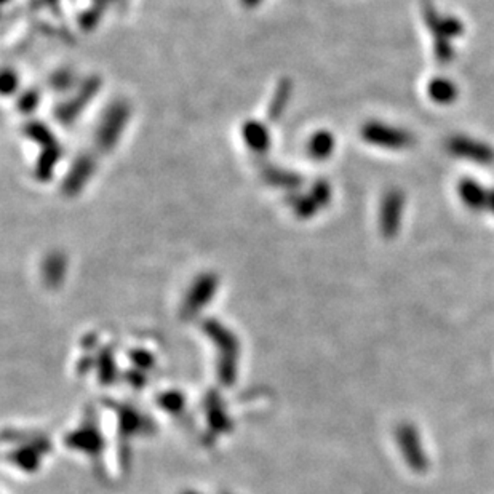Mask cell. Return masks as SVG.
<instances>
[{
    "instance_id": "cell-1",
    "label": "cell",
    "mask_w": 494,
    "mask_h": 494,
    "mask_svg": "<svg viewBox=\"0 0 494 494\" xmlns=\"http://www.w3.org/2000/svg\"><path fill=\"white\" fill-rule=\"evenodd\" d=\"M361 138L366 143L385 149H405L414 143V138L408 131L392 128V126L379 124V122H368L361 128Z\"/></svg>"
},
{
    "instance_id": "cell-2",
    "label": "cell",
    "mask_w": 494,
    "mask_h": 494,
    "mask_svg": "<svg viewBox=\"0 0 494 494\" xmlns=\"http://www.w3.org/2000/svg\"><path fill=\"white\" fill-rule=\"evenodd\" d=\"M130 109L125 102H117L107 109L104 119L101 120L100 128H98L96 141L101 149L109 150L119 141V136L125 128L126 120H128Z\"/></svg>"
},
{
    "instance_id": "cell-3",
    "label": "cell",
    "mask_w": 494,
    "mask_h": 494,
    "mask_svg": "<svg viewBox=\"0 0 494 494\" xmlns=\"http://www.w3.org/2000/svg\"><path fill=\"white\" fill-rule=\"evenodd\" d=\"M405 197L400 190H389L384 195L379 210V227L385 237H394L402 224Z\"/></svg>"
},
{
    "instance_id": "cell-4",
    "label": "cell",
    "mask_w": 494,
    "mask_h": 494,
    "mask_svg": "<svg viewBox=\"0 0 494 494\" xmlns=\"http://www.w3.org/2000/svg\"><path fill=\"white\" fill-rule=\"evenodd\" d=\"M448 150L456 157L473 160L477 164L488 165L494 162V150L488 144L480 141L466 138V136H454L448 141Z\"/></svg>"
},
{
    "instance_id": "cell-5",
    "label": "cell",
    "mask_w": 494,
    "mask_h": 494,
    "mask_svg": "<svg viewBox=\"0 0 494 494\" xmlns=\"http://www.w3.org/2000/svg\"><path fill=\"white\" fill-rule=\"evenodd\" d=\"M93 170H95V164L90 157H80L79 160H76L74 166H72L69 175L63 184V189H65L66 194L69 195H76L80 192V189L85 186V183L88 181V178L93 175Z\"/></svg>"
},
{
    "instance_id": "cell-6",
    "label": "cell",
    "mask_w": 494,
    "mask_h": 494,
    "mask_svg": "<svg viewBox=\"0 0 494 494\" xmlns=\"http://www.w3.org/2000/svg\"><path fill=\"white\" fill-rule=\"evenodd\" d=\"M427 23L430 31L434 32L435 41H449V38L461 36L464 31L462 23L453 18H438L434 12L427 13Z\"/></svg>"
},
{
    "instance_id": "cell-7",
    "label": "cell",
    "mask_w": 494,
    "mask_h": 494,
    "mask_svg": "<svg viewBox=\"0 0 494 494\" xmlns=\"http://www.w3.org/2000/svg\"><path fill=\"white\" fill-rule=\"evenodd\" d=\"M459 197L462 199V202L467 205L469 208L472 210H482L488 207V200H490V192L482 188L480 184L475 183V181L464 179L461 184H459Z\"/></svg>"
},
{
    "instance_id": "cell-8",
    "label": "cell",
    "mask_w": 494,
    "mask_h": 494,
    "mask_svg": "<svg viewBox=\"0 0 494 494\" xmlns=\"http://www.w3.org/2000/svg\"><path fill=\"white\" fill-rule=\"evenodd\" d=\"M243 136H245L248 148L256 150V153H262L271 146V135H269L266 126L259 124V122H248L243 126Z\"/></svg>"
},
{
    "instance_id": "cell-9",
    "label": "cell",
    "mask_w": 494,
    "mask_h": 494,
    "mask_svg": "<svg viewBox=\"0 0 494 494\" xmlns=\"http://www.w3.org/2000/svg\"><path fill=\"white\" fill-rule=\"evenodd\" d=\"M427 93L430 100L437 104H451V102L458 98V87L454 85L451 80L448 79H434L429 83Z\"/></svg>"
},
{
    "instance_id": "cell-10",
    "label": "cell",
    "mask_w": 494,
    "mask_h": 494,
    "mask_svg": "<svg viewBox=\"0 0 494 494\" xmlns=\"http://www.w3.org/2000/svg\"><path fill=\"white\" fill-rule=\"evenodd\" d=\"M335 150V136L328 131H319L311 138L309 154L315 160H325Z\"/></svg>"
},
{
    "instance_id": "cell-11",
    "label": "cell",
    "mask_w": 494,
    "mask_h": 494,
    "mask_svg": "<svg viewBox=\"0 0 494 494\" xmlns=\"http://www.w3.org/2000/svg\"><path fill=\"white\" fill-rule=\"evenodd\" d=\"M290 83L287 80H283L280 85L277 88L276 96H273V101L271 107H269V115L272 117L273 120H277L278 117L282 115V112L285 111V107L288 104V98H290Z\"/></svg>"
},
{
    "instance_id": "cell-12",
    "label": "cell",
    "mask_w": 494,
    "mask_h": 494,
    "mask_svg": "<svg viewBox=\"0 0 494 494\" xmlns=\"http://www.w3.org/2000/svg\"><path fill=\"white\" fill-rule=\"evenodd\" d=\"M312 199L315 200V203L319 205L320 208H324L325 205H328L331 200V189L326 181H319V183L314 184L312 188Z\"/></svg>"
},
{
    "instance_id": "cell-13",
    "label": "cell",
    "mask_w": 494,
    "mask_h": 494,
    "mask_svg": "<svg viewBox=\"0 0 494 494\" xmlns=\"http://www.w3.org/2000/svg\"><path fill=\"white\" fill-rule=\"evenodd\" d=\"M488 208L494 213V192H490V200H488Z\"/></svg>"
}]
</instances>
